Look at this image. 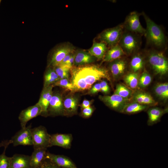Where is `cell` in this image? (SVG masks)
<instances>
[{"instance_id":"obj_1","label":"cell","mask_w":168,"mask_h":168,"mask_svg":"<svg viewBox=\"0 0 168 168\" xmlns=\"http://www.w3.org/2000/svg\"><path fill=\"white\" fill-rule=\"evenodd\" d=\"M70 81L77 92L89 90L95 82L102 78L111 81L107 69L92 64L73 66L70 69Z\"/></svg>"},{"instance_id":"obj_2","label":"cell","mask_w":168,"mask_h":168,"mask_svg":"<svg viewBox=\"0 0 168 168\" xmlns=\"http://www.w3.org/2000/svg\"><path fill=\"white\" fill-rule=\"evenodd\" d=\"M142 14L146 24L145 36L147 43L158 47L162 46L166 42L165 36L163 30L144 13Z\"/></svg>"},{"instance_id":"obj_3","label":"cell","mask_w":168,"mask_h":168,"mask_svg":"<svg viewBox=\"0 0 168 168\" xmlns=\"http://www.w3.org/2000/svg\"><path fill=\"white\" fill-rule=\"evenodd\" d=\"M139 35L124 31L118 44L125 55L131 54L139 48L141 43Z\"/></svg>"},{"instance_id":"obj_4","label":"cell","mask_w":168,"mask_h":168,"mask_svg":"<svg viewBox=\"0 0 168 168\" xmlns=\"http://www.w3.org/2000/svg\"><path fill=\"white\" fill-rule=\"evenodd\" d=\"M148 54V63L155 73L166 74L168 71V62L163 54L155 50H151Z\"/></svg>"},{"instance_id":"obj_5","label":"cell","mask_w":168,"mask_h":168,"mask_svg":"<svg viewBox=\"0 0 168 168\" xmlns=\"http://www.w3.org/2000/svg\"><path fill=\"white\" fill-rule=\"evenodd\" d=\"M123 24L108 28L103 31L98 38L100 42L105 43L110 47L118 44L124 31Z\"/></svg>"},{"instance_id":"obj_6","label":"cell","mask_w":168,"mask_h":168,"mask_svg":"<svg viewBox=\"0 0 168 168\" xmlns=\"http://www.w3.org/2000/svg\"><path fill=\"white\" fill-rule=\"evenodd\" d=\"M31 132L34 149L50 147V135L45 127L41 125L32 128Z\"/></svg>"},{"instance_id":"obj_7","label":"cell","mask_w":168,"mask_h":168,"mask_svg":"<svg viewBox=\"0 0 168 168\" xmlns=\"http://www.w3.org/2000/svg\"><path fill=\"white\" fill-rule=\"evenodd\" d=\"M139 16V14L136 12L133 11L130 13L123 23L124 28L127 31L145 36L146 30L141 25Z\"/></svg>"},{"instance_id":"obj_8","label":"cell","mask_w":168,"mask_h":168,"mask_svg":"<svg viewBox=\"0 0 168 168\" xmlns=\"http://www.w3.org/2000/svg\"><path fill=\"white\" fill-rule=\"evenodd\" d=\"M31 128V124L17 132L11 139L13 146L33 145Z\"/></svg>"},{"instance_id":"obj_9","label":"cell","mask_w":168,"mask_h":168,"mask_svg":"<svg viewBox=\"0 0 168 168\" xmlns=\"http://www.w3.org/2000/svg\"><path fill=\"white\" fill-rule=\"evenodd\" d=\"M75 51L74 47L71 44L66 43L62 45L54 52L48 67L54 68L59 65L66 56Z\"/></svg>"},{"instance_id":"obj_10","label":"cell","mask_w":168,"mask_h":168,"mask_svg":"<svg viewBox=\"0 0 168 168\" xmlns=\"http://www.w3.org/2000/svg\"><path fill=\"white\" fill-rule=\"evenodd\" d=\"M48 116H64L63 98L61 94L53 93L48 109Z\"/></svg>"},{"instance_id":"obj_11","label":"cell","mask_w":168,"mask_h":168,"mask_svg":"<svg viewBox=\"0 0 168 168\" xmlns=\"http://www.w3.org/2000/svg\"><path fill=\"white\" fill-rule=\"evenodd\" d=\"M99 97L107 106L112 109L121 112L128 102V99L114 94L110 96L100 95Z\"/></svg>"},{"instance_id":"obj_12","label":"cell","mask_w":168,"mask_h":168,"mask_svg":"<svg viewBox=\"0 0 168 168\" xmlns=\"http://www.w3.org/2000/svg\"><path fill=\"white\" fill-rule=\"evenodd\" d=\"M41 109L37 103L22 110L18 117L21 128L26 127L28 121L38 116L41 115Z\"/></svg>"},{"instance_id":"obj_13","label":"cell","mask_w":168,"mask_h":168,"mask_svg":"<svg viewBox=\"0 0 168 168\" xmlns=\"http://www.w3.org/2000/svg\"><path fill=\"white\" fill-rule=\"evenodd\" d=\"M53 85L46 87H44L41 92L40 96L37 103L40 107L42 110L41 116H48V109L53 91Z\"/></svg>"},{"instance_id":"obj_14","label":"cell","mask_w":168,"mask_h":168,"mask_svg":"<svg viewBox=\"0 0 168 168\" xmlns=\"http://www.w3.org/2000/svg\"><path fill=\"white\" fill-rule=\"evenodd\" d=\"M72 140V135L70 134L56 133L50 135V147L58 146L69 149Z\"/></svg>"},{"instance_id":"obj_15","label":"cell","mask_w":168,"mask_h":168,"mask_svg":"<svg viewBox=\"0 0 168 168\" xmlns=\"http://www.w3.org/2000/svg\"><path fill=\"white\" fill-rule=\"evenodd\" d=\"M73 93L63 99L64 110V116H71L77 113L79 106V98Z\"/></svg>"},{"instance_id":"obj_16","label":"cell","mask_w":168,"mask_h":168,"mask_svg":"<svg viewBox=\"0 0 168 168\" xmlns=\"http://www.w3.org/2000/svg\"><path fill=\"white\" fill-rule=\"evenodd\" d=\"M46 158L62 168H77L70 159L63 155H55L47 152Z\"/></svg>"},{"instance_id":"obj_17","label":"cell","mask_w":168,"mask_h":168,"mask_svg":"<svg viewBox=\"0 0 168 168\" xmlns=\"http://www.w3.org/2000/svg\"><path fill=\"white\" fill-rule=\"evenodd\" d=\"M30 156L15 154L11 157L10 168H31Z\"/></svg>"},{"instance_id":"obj_18","label":"cell","mask_w":168,"mask_h":168,"mask_svg":"<svg viewBox=\"0 0 168 168\" xmlns=\"http://www.w3.org/2000/svg\"><path fill=\"white\" fill-rule=\"evenodd\" d=\"M96 59L88 52L79 49L75 51V56L73 66H77L91 64Z\"/></svg>"},{"instance_id":"obj_19","label":"cell","mask_w":168,"mask_h":168,"mask_svg":"<svg viewBox=\"0 0 168 168\" xmlns=\"http://www.w3.org/2000/svg\"><path fill=\"white\" fill-rule=\"evenodd\" d=\"M127 66L125 60L121 58L110 62L109 68L115 79H117L124 73Z\"/></svg>"},{"instance_id":"obj_20","label":"cell","mask_w":168,"mask_h":168,"mask_svg":"<svg viewBox=\"0 0 168 168\" xmlns=\"http://www.w3.org/2000/svg\"><path fill=\"white\" fill-rule=\"evenodd\" d=\"M108 49L107 45L105 43L94 41L88 52L96 59L100 60L103 59Z\"/></svg>"},{"instance_id":"obj_21","label":"cell","mask_w":168,"mask_h":168,"mask_svg":"<svg viewBox=\"0 0 168 168\" xmlns=\"http://www.w3.org/2000/svg\"><path fill=\"white\" fill-rule=\"evenodd\" d=\"M47 148L34 149L30 156V166L31 168H37L46 159Z\"/></svg>"},{"instance_id":"obj_22","label":"cell","mask_w":168,"mask_h":168,"mask_svg":"<svg viewBox=\"0 0 168 168\" xmlns=\"http://www.w3.org/2000/svg\"><path fill=\"white\" fill-rule=\"evenodd\" d=\"M125 55L124 53L118 44L108 49L102 59V62H110L122 58Z\"/></svg>"},{"instance_id":"obj_23","label":"cell","mask_w":168,"mask_h":168,"mask_svg":"<svg viewBox=\"0 0 168 168\" xmlns=\"http://www.w3.org/2000/svg\"><path fill=\"white\" fill-rule=\"evenodd\" d=\"M132 95L134 102L148 106L156 104L152 97L147 93L138 91Z\"/></svg>"},{"instance_id":"obj_24","label":"cell","mask_w":168,"mask_h":168,"mask_svg":"<svg viewBox=\"0 0 168 168\" xmlns=\"http://www.w3.org/2000/svg\"><path fill=\"white\" fill-rule=\"evenodd\" d=\"M167 110L157 107H153L150 108L147 111L148 120L147 124L152 126L158 122L162 115Z\"/></svg>"},{"instance_id":"obj_25","label":"cell","mask_w":168,"mask_h":168,"mask_svg":"<svg viewBox=\"0 0 168 168\" xmlns=\"http://www.w3.org/2000/svg\"><path fill=\"white\" fill-rule=\"evenodd\" d=\"M148 106L142 105L136 102L127 104L124 106L122 113L132 114L139 113L147 110Z\"/></svg>"},{"instance_id":"obj_26","label":"cell","mask_w":168,"mask_h":168,"mask_svg":"<svg viewBox=\"0 0 168 168\" xmlns=\"http://www.w3.org/2000/svg\"><path fill=\"white\" fill-rule=\"evenodd\" d=\"M48 68L44 75V87L53 85L60 79L53 68Z\"/></svg>"},{"instance_id":"obj_27","label":"cell","mask_w":168,"mask_h":168,"mask_svg":"<svg viewBox=\"0 0 168 168\" xmlns=\"http://www.w3.org/2000/svg\"><path fill=\"white\" fill-rule=\"evenodd\" d=\"M144 61L142 56L139 53L134 55L130 61V66L133 72H137L143 68Z\"/></svg>"},{"instance_id":"obj_28","label":"cell","mask_w":168,"mask_h":168,"mask_svg":"<svg viewBox=\"0 0 168 168\" xmlns=\"http://www.w3.org/2000/svg\"><path fill=\"white\" fill-rule=\"evenodd\" d=\"M139 78L137 72H132L128 73L125 76L124 81L129 87L134 89L138 86Z\"/></svg>"},{"instance_id":"obj_29","label":"cell","mask_w":168,"mask_h":168,"mask_svg":"<svg viewBox=\"0 0 168 168\" xmlns=\"http://www.w3.org/2000/svg\"><path fill=\"white\" fill-rule=\"evenodd\" d=\"M155 92L160 98L166 100L168 98V84L167 82L159 83L154 88Z\"/></svg>"},{"instance_id":"obj_30","label":"cell","mask_w":168,"mask_h":168,"mask_svg":"<svg viewBox=\"0 0 168 168\" xmlns=\"http://www.w3.org/2000/svg\"><path fill=\"white\" fill-rule=\"evenodd\" d=\"M132 91L122 84L117 85L114 94L118 95L125 99H128L132 96Z\"/></svg>"},{"instance_id":"obj_31","label":"cell","mask_w":168,"mask_h":168,"mask_svg":"<svg viewBox=\"0 0 168 168\" xmlns=\"http://www.w3.org/2000/svg\"><path fill=\"white\" fill-rule=\"evenodd\" d=\"M53 86H58L70 91L72 93L77 92L76 88L71 82L69 79H60L53 84Z\"/></svg>"},{"instance_id":"obj_32","label":"cell","mask_w":168,"mask_h":168,"mask_svg":"<svg viewBox=\"0 0 168 168\" xmlns=\"http://www.w3.org/2000/svg\"><path fill=\"white\" fill-rule=\"evenodd\" d=\"M53 68L60 79H69L70 69L66 66L59 65Z\"/></svg>"},{"instance_id":"obj_33","label":"cell","mask_w":168,"mask_h":168,"mask_svg":"<svg viewBox=\"0 0 168 168\" xmlns=\"http://www.w3.org/2000/svg\"><path fill=\"white\" fill-rule=\"evenodd\" d=\"M151 81V75L145 70L139 78L138 86L141 88L145 87L150 84Z\"/></svg>"},{"instance_id":"obj_34","label":"cell","mask_w":168,"mask_h":168,"mask_svg":"<svg viewBox=\"0 0 168 168\" xmlns=\"http://www.w3.org/2000/svg\"><path fill=\"white\" fill-rule=\"evenodd\" d=\"M7 147H4L3 153L0 155V168H10L11 157L5 155V151Z\"/></svg>"},{"instance_id":"obj_35","label":"cell","mask_w":168,"mask_h":168,"mask_svg":"<svg viewBox=\"0 0 168 168\" xmlns=\"http://www.w3.org/2000/svg\"><path fill=\"white\" fill-rule=\"evenodd\" d=\"M37 168H62L58 166L51 161L49 160L46 159L44 161L41 165Z\"/></svg>"},{"instance_id":"obj_36","label":"cell","mask_w":168,"mask_h":168,"mask_svg":"<svg viewBox=\"0 0 168 168\" xmlns=\"http://www.w3.org/2000/svg\"><path fill=\"white\" fill-rule=\"evenodd\" d=\"M82 110V115L85 118H89L91 116L94 111V108L91 106Z\"/></svg>"},{"instance_id":"obj_37","label":"cell","mask_w":168,"mask_h":168,"mask_svg":"<svg viewBox=\"0 0 168 168\" xmlns=\"http://www.w3.org/2000/svg\"><path fill=\"white\" fill-rule=\"evenodd\" d=\"M100 83V91L105 94H108L110 91V88L107 82L105 80H103Z\"/></svg>"},{"instance_id":"obj_38","label":"cell","mask_w":168,"mask_h":168,"mask_svg":"<svg viewBox=\"0 0 168 168\" xmlns=\"http://www.w3.org/2000/svg\"><path fill=\"white\" fill-rule=\"evenodd\" d=\"M100 91V83H99L95 84L86 93L88 95H94Z\"/></svg>"},{"instance_id":"obj_39","label":"cell","mask_w":168,"mask_h":168,"mask_svg":"<svg viewBox=\"0 0 168 168\" xmlns=\"http://www.w3.org/2000/svg\"><path fill=\"white\" fill-rule=\"evenodd\" d=\"M75 56V50L72 53L68 61L64 65L66 66L70 69L73 66L74 59Z\"/></svg>"},{"instance_id":"obj_40","label":"cell","mask_w":168,"mask_h":168,"mask_svg":"<svg viewBox=\"0 0 168 168\" xmlns=\"http://www.w3.org/2000/svg\"><path fill=\"white\" fill-rule=\"evenodd\" d=\"M93 100H84L82 103L79 104V106L81 108V110H82L84 108H87V107L91 106V105L92 104Z\"/></svg>"},{"instance_id":"obj_41","label":"cell","mask_w":168,"mask_h":168,"mask_svg":"<svg viewBox=\"0 0 168 168\" xmlns=\"http://www.w3.org/2000/svg\"><path fill=\"white\" fill-rule=\"evenodd\" d=\"M73 52V53H71L70 54H68V55H67V56H66L62 60V62H61V63H60V64L59 65H65L67 63V62L68 61V60H69L70 58L71 57V56L72 53Z\"/></svg>"},{"instance_id":"obj_42","label":"cell","mask_w":168,"mask_h":168,"mask_svg":"<svg viewBox=\"0 0 168 168\" xmlns=\"http://www.w3.org/2000/svg\"><path fill=\"white\" fill-rule=\"evenodd\" d=\"M11 143L12 144V142L11 140L3 141L0 143V147H7Z\"/></svg>"},{"instance_id":"obj_43","label":"cell","mask_w":168,"mask_h":168,"mask_svg":"<svg viewBox=\"0 0 168 168\" xmlns=\"http://www.w3.org/2000/svg\"><path fill=\"white\" fill-rule=\"evenodd\" d=\"M1 0H0V3L1 2Z\"/></svg>"}]
</instances>
